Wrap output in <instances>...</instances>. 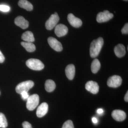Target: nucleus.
<instances>
[{"label":"nucleus","mask_w":128,"mask_h":128,"mask_svg":"<svg viewBox=\"0 0 128 128\" xmlns=\"http://www.w3.org/2000/svg\"><path fill=\"white\" fill-rule=\"evenodd\" d=\"M104 42L102 38L100 37L97 39L94 40L90 44V56L92 58L97 57L100 52L103 46Z\"/></svg>","instance_id":"obj_1"},{"label":"nucleus","mask_w":128,"mask_h":128,"mask_svg":"<svg viewBox=\"0 0 128 128\" xmlns=\"http://www.w3.org/2000/svg\"><path fill=\"white\" fill-rule=\"evenodd\" d=\"M27 66L32 70H40L44 68V65L39 60L31 58L28 60L26 62Z\"/></svg>","instance_id":"obj_2"},{"label":"nucleus","mask_w":128,"mask_h":128,"mask_svg":"<svg viewBox=\"0 0 128 128\" xmlns=\"http://www.w3.org/2000/svg\"><path fill=\"white\" fill-rule=\"evenodd\" d=\"M39 102V97L37 94H34L29 96L26 100V106L30 111L34 110L38 105Z\"/></svg>","instance_id":"obj_3"},{"label":"nucleus","mask_w":128,"mask_h":128,"mask_svg":"<svg viewBox=\"0 0 128 128\" xmlns=\"http://www.w3.org/2000/svg\"><path fill=\"white\" fill-rule=\"evenodd\" d=\"M34 83L32 80H28L19 83L16 87V91L20 94L23 92H28V90L33 87Z\"/></svg>","instance_id":"obj_4"},{"label":"nucleus","mask_w":128,"mask_h":128,"mask_svg":"<svg viewBox=\"0 0 128 128\" xmlns=\"http://www.w3.org/2000/svg\"><path fill=\"white\" fill-rule=\"evenodd\" d=\"M60 18L57 12L52 14L45 23V27L48 30H51L57 25L59 21Z\"/></svg>","instance_id":"obj_5"},{"label":"nucleus","mask_w":128,"mask_h":128,"mask_svg":"<svg viewBox=\"0 0 128 128\" xmlns=\"http://www.w3.org/2000/svg\"><path fill=\"white\" fill-rule=\"evenodd\" d=\"M114 17L113 14L108 11L104 10L99 12L96 16V21L98 23L106 22L110 20Z\"/></svg>","instance_id":"obj_6"},{"label":"nucleus","mask_w":128,"mask_h":128,"mask_svg":"<svg viewBox=\"0 0 128 128\" xmlns=\"http://www.w3.org/2000/svg\"><path fill=\"white\" fill-rule=\"evenodd\" d=\"M122 82V79L121 77L118 76L114 75L108 78L107 85L109 87L115 88L120 86Z\"/></svg>","instance_id":"obj_7"},{"label":"nucleus","mask_w":128,"mask_h":128,"mask_svg":"<svg viewBox=\"0 0 128 128\" xmlns=\"http://www.w3.org/2000/svg\"><path fill=\"white\" fill-rule=\"evenodd\" d=\"M48 42L50 47L56 51L60 52L63 50L62 44L56 38L49 37L48 38Z\"/></svg>","instance_id":"obj_8"},{"label":"nucleus","mask_w":128,"mask_h":128,"mask_svg":"<svg viewBox=\"0 0 128 128\" xmlns=\"http://www.w3.org/2000/svg\"><path fill=\"white\" fill-rule=\"evenodd\" d=\"M67 19L69 23L73 27L80 28L82 25V22L81 20L78 18L76 17L72 13H70L68 15Z\"/></svg>","instance_id":"obj_9"},{"label":"nucleus","mask_w":128,"mask_h":128,"mask_svg":"<svg viewBox=\"0 0 128 128\" xmlns=\"http://www.w3.org/2000/svg\"><path fill=\"white\" fill-rule=\"evenodd\" d=\"M85 88L87 90L93 94H97L99 91L98 84L93 81H89L86 82Z\"/></svg>","instance_id":"obj_10"},{"label":"nucleus","mask_w":128,"mask_h":128,"mask_svg":"<svg viewBox=\"0 0 128 128\" xmlns=\"http://www.w3.org/2000/svg\"><path fill=\"white\" fill-rule=\"evenodd\" d=\"M68 32V28L66 25L59 24L55 26L54 32L57 36L60 37L65 36Z\"/></svg>","instance_id":"obj_11"},{"label":"nucleus","mask_w":128,"mask_h":128,"mask_svg":"<svg viewBox=\"0 0 128 128\" xmlns=\"http://www.w3.org/2000/svg\"><path fill=\"white\" fill-rule=\"evenodd\" d=\"M112 116L114 120L118 121H123L126 119V117L125 112L120 110H115L113 111Z\"/></svg>","instance_id":"obj_12"},{"label":"nucleus","mask_w":128,"mask_h":128,"mask_svg":"<svg viewBox=\"0 0 128 128\" xmlns=\"http://www.w3.org/2000/svg\"><path fill=\"white\" fill-rule=\"evenodd\" d=\"M14 23L17 26L20 27L22 29L27 28L29 26L28 21L25 20V18L22 16H18L15 18Z\"/></svg>","instance_id":"obj_13"},{"label":"nucleus","mask_w":128,"mask_h":128,"mask_svg":"<svg viewBox=\"0 0 128 128\" xmlns=\"http://www.w3.org/2000/svg\"><path fill=\"white\" fill-rule=\"evenodd\" d=\"M48 105L46 102H43L37 108L36 115L38 118H42L48 112Z\"/></svg>","instance_id":"obj_14"},{"label":"nucleus","mask_w":128,"mask_h":128,"mask_svg":"<svg viewBox=\"0 0 128 128\" xmlns=\"http://www.w3.org/2000/svg\"><path fill=\"white\" fill-rule=\"evenodd\" d=\"M114 52L116 56L118 58L123 57L126 53L125 47L122 44H118L114 47Z\"/></svg>","instance_id":"obj_15"},{"label":"nucleus","mask_w":128,"mask_h":128,"mask_svg":"<svg viewBox=\"0 0 128 128\" xmlns=\"http://www.w3.org/2000/svg\"><path fill=\"white\" fill-rule=\"evenodd\" d=\"M75 67L73 64L68 65L66 68V74L69 80H73L75 74Z\"/></svg>","instance_id":"obj_16"},{"label":"nucleus","mask_w":128,"mask_h":128,"mask_svg":"<svg viewBox=\"0 0 128 128\" xmlns=\"http://www.w3.org/2000/svg\"><path fill=\"white\" fill-rule=\"evenodd\" d=\"M18 4L20 7L28 11H31L33 9L32 5L27 0H19Z\"/></svg>","instance_id":"obj_17"},{"label":"nucleus","mask_w":128,"mask_h":128,"mask_svg":"<svg viewBox=\"0 0 128 128\" xmlns=\"http://www.w3.org/2000/svg\"><path fill=\"white\" fill-rule=\"evenodd\" d=\"M22 38L25 42H33L34 41V34L30 31H27L24 33L22 35Z\"/></svg>","instance_id":"obj_18"},{"label":"nucleus","mask_w":128,"mask_h":128,"mask_svg":"<svg viewBox=\"0 0 128 128\" xmlns=\"http://www.w3.org/2000/svg\"><path fill=\"white\" fill-rule=\"evenodd\" d=\"M56 86L55 82L50 80H48L46 81L45 83V88L46 91L48 92H51L54 91L55 89Z\"/></svg>","instance_id":"obj_19"},{"label":"nucleus","mask_w":128,"mask_h":128,"mask_svg":"<svg viewBox=\"0 0 128 128\" xmlns=\"http://www.w3.org/2000/svg\"><path fill=\"white\" fill-rule=\"evenodd\" d=\"M21 44L28 52H34L36 50L35 45L32 42H22Z\"/></svg>","instance_id":"obj_20"},{"label":"nucleus","mask_w":128,"mask_h":128,"mask_svg":"<svg viewBox=\"0 0 128 128\" xmlns=\"http://www.w3.org/2000/svg\"><path fill=\"white\" fill-rule=\"evenodd\" d=\"M101 67L100 61L97 59H95L92 61L91 64V70L93 73H96L98 72Z\"/></svg>","instance_id":"obj_21"},{"label":"nucleus","mask_w":128,"mask_h":128,"mask_svg":"<svg viewBox=\"0 0 128 128\" xmlns=\"http://www.w3.org/2000/svg\"><path fill=\"white\" fill-rule=\"evenodd\" d=\"M7 126V120L4 114L0 112V128H6Z\"/></svg>","instance_id":"obj_22"},{"label":"nucleus","mask_w":128,"mask_h":128,"mask_svg":"<svg viewBox=\"0 0 128 128\" xmlns=\"http://www.w3.org/2000/svg\"><path fill=\"white\" fill-rule=\"evenodd\" d=\"M62 128H74L73 122L70 120H67L64 123Z\"/></svg>","instance_id":"obj_23"},{"label":"nucleus","mask_w":128,"mask_h":128,"mask_svg":"<svg viewBox=\"0 0 128 128\" xmlns=\"http://www.w3.org/2000/svg\"><path fill=\"white\" fill-rule=\"evenodd\" d=\"M10 10V7L9 6L5 5H0V11L4 12H6L9 11Z\"/></svg>","instance_id":"obj_24"},{"label":"nucleus","mask_w":128,"mask_h":128,"mask_svg":"<svg viewBox=\"0 0 128 128\" xmlns=\"http://www.w3.org/2000/svg\"><path fill=\"white\" fill-rule=\"evenodd\" d=\"M22 98L24 100H27L28 98L29 97V95L27 92H21L20 94Z\"/></svg>","instance_id":"obj_25"},{"label":"nucleus","mask_w":128,"mask_h":128,"mask_svg":"<svg viewBox=\"0 0 128 128\" xmlns=\"http://www.w3.org/2000/svg\"><path fill=\"white\" fill-rule=\"evenodd\" d=\"M122 34H128V24L126 23L121 30Z\"/></svg>","instance_id":"obj_26"},{"label":"nucleus","mask_w":128,"mask_h":128,"mask_svg":"<svg viewBox=\"0 0 128 128\" xmlns=\"http://www.w3.org/2000/svg\"><path fill=\"white\" fill-rule=\"evenodd\" d=\"M23 128H32V125L31 124L27 121H25L23 122L22 124Z\"/></svg>","instance_id":"obj_27"},{"label":"nucleus","mask_w":128,"mask_h":128,"mask_svg":"<svg viewBox=\"0 0 128 128\" xmlns=\"http://www.w3.org/2000/svg\"><path fill=\"white\" fill-rule=\"evenodd\" d=\"M5 60V57L3 54L0 50V63H2Z\"/></svg>","instance_id":"obj_28"},{"label":"nucleus","mask_w":128,"mask_h":128,"mask_svg":"<svg viewBox=\"0 0 128 128\" xmlns=\"http://www.w3.org/2000/svg\"><path fill=\"white\" fill-rule=\"evenodd\" d=\"M103 112V109L102 108H99V109H98L97 111V112L99 114H102Z\"/></svg>","instance_id":"obj_29"},{"label":"nucleus","mask_w":128,"mask_h":128,"mask_svg":"<svg viewBox=\"0 0 128 128\" xmlns=\"http://www.w3.org/2000/svg\"><path fill=\"white\" fill-rule=\"evenodd\" d=\"M124 101L126 102H128V92H126V94H125V96H124Z\"/></svg>","instance_id":"obj_30"},{"label":"nucleus","mask_w":128,"mask_h":128,"mask_svg":"<svg viewBox=\"0 0 128 128\" xmlns=\"http://www.w3.org/2000/svg\"><path fill=\"white\" fill-rule=\"evenodd\" d=\"M92 122H93V123L94 124H96L97 123L98 121L97 119L96 118H93L92 119Z\"/></svg>","instance_id":"obj_31"},{"label":"nucleus","mask_w":128,"mask_h":128,"mask_svg":"<svg viewBox=\"0 0 128 128\" xmlns=\"http://www.w3.org/2000/svg\"><path fill=\"white\" fill-rule=\"evenodd\" d=\"M124 1H128V0H123Z\"/></svg>","instance_id":"obj_32"}]
</instances>
